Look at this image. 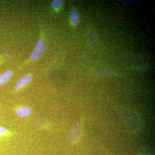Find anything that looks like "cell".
<instances>
[{
    "label": "cell",
    "mask_w": 155,
    "mask_h": 155,
    "mask_svg": "<svg viewBox=\"0 0 155 155\" xmlns=\"http://www.w3.org/2000/svg\"><path fill=\"white\" fill-rule=\"evenodd\" d=\"M121 117L127 129L135 131L139 126V121L136 113L130 109H126L121 113Z\"/></svg>",
    "instance_id": "cell-1"
},
{
    "label": "cell",
    "mask_w": 155,
    "mask_h": 155,
    "mask_svg": "<svg viewBox=\"0 0 155 155\" xmlns=\"http://www.w3.org/2000/svg\"><path fill=\"white\" fill-rule=\"evenodd\" d=\"M46 49V45L43 39H40L35 48L30 56L31 60L37 61L40 59L44 54Z\"/></svg>",
    "instance_id": "cell-2"
},
{
    "label": "cell",
    "mask_w": 155,
    "mask_h": 155,
    "mask_svg": "<svg viewBox=\"0 0 155 155\" xmlns=\"http://www.w3.org/2000/svg\"><path fill=\"white\" fill-rule=\"evenodd\" d=\"M32 79L33 76L31 74H28L24 77L21 78L15 85V89L17 90H19L23 87L27 86L32 81Z\"/></svg>",
    "instance_id": "cell-3"
},
{
    "label": "cell",
    "mask_w": 155,
    "mask_h": 155,
    "mask_svg": "<svg viewBox=\"0 0 155 155\" xmlns=\"http://www.w3.org/2000/svg\"><path fill=\"white\" fill-rule=\"evenodd\" d=\"M81 127L80 124H77L75 125L69 135V141L71 142H75L79 138L81 133Z\"/></svg>",
    "instance_id": "cell-4"
},
{
    "label": "cell",
    "mask_w": 155,
    "mask_h": 155,
    "mask_svg": "<svg viewBox=\"0 0 155 155\" xmlns=\"http://www.w3.org/2000/svg\"><path fill=\"white\" fill-rule=\"evenodd\" d=\"M13 75V72L11 70L6 71L0 76V86H5L8 83Z\"/></svg>",
    "instance_id": "cell-5"
},
{
    "label": "cell",
    "mask_w": 155,
    "mask_h": 155,
    "mask_svg": "<svg viewBox=\"0 0 155 155\" xmlns=\"http://www.w3.org/2000/svg\"><path fill=\"white\" fill-rule=\"evenodd\" d=\"M17 116L20 118H25L30 116L32 114V110L28 107H23L17 109L16 110Z\"/></svg>",
    "instance_id": "cell-6"
},
{
    "label": "cell",
    "mask_w": 155,
    "mask_h": 155,
    "mask_svg": "<svg viewBox=\"0 0 155 155\" xmlns=\"http://www.w3.org/2000/svg\"><path fill=\"white\" fill-rule=\"evenodd\" d=\"M70 21L73 25H77L80 22V17L77 11L73 9L70 13Z\"/></svg>",
    "instance_id": "cell-7"
},
{
    "label": "cell",
    "mask_w": 155,
    "mask_h": 155,
    "mask_svg": "<svg viewBox=\"0 0 155 155\" xmlns=\"http://www.w3.org/2000/svg\"><path fill=\"white\" fill-rule=\"evenodd\" d=\"M64 1L62 0H54L52 2L51 7L54 10L59 11L62 8Z\"/></svg>",
    "instance_id": "cell-8"
},
{
    "label": "cell",
    "mask_w": 155,
    "mask_h": 155,
    "mask_svg": "<svg viewBox=\"0 0 155 155\" xmlns=\"http://www.w3.org/2000/svg\"><path fill=\"white\" fill-rule=\"evenodd\" d=\"M140 153L143 155H149L151 153V149L150 148L145 147L140 151Z\"/></svg>",
    "instance_id": "cell-9"
},
{
    "label": "cell",
    "mask_w": 155,
    "mask_h": 155,
    "mask_svg": "<svg viewBox=\"0 0 155 155\" xmlns=\"http://www.w3.org/2000/svg\"><path fill=\"white\" fill-rule=\"evenodd\" d=\"M8 132V130L7 128L4 127H0V136L6 135Z\"/></svg>",
    "instance_id": "cell-10"
},
{
    "label": "cell",
    "mask_w": 155,
    "mask_h": 155,
    "mask_svg": "<svg viewBox=\"0 0 155 155\" xmlns=\"http://www.w3.org/2000/svg\"><path fill=\"white\" fill-rule=\"evenodd\" d=\"M1 61H2V58H1V57H0V63H1Z\"/></svg>",
    "instance_id": "cell-11"
}]
</instances>
